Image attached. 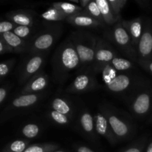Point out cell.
Instances as JSON below:
<instances>
[{
    "label": "cell",
    "mask_w": 152,
    "mask_h": 152,
    "mask_svg": "<svg viewBox=\"0 0 152 152\" xmlns=\"http://www.w3.org/2000/svg\"><path fill=\"white\" fill-rule=\"evenodd\" d=\"M100 74L105 90L114 96L123 98L124 101L144 87L142 79L133 72H119L110 65L104 67Z\"/></svg>",
    "instance_id": "6da1fadb"
},
{
    "label": "cell",
    "mask_w": 152,
    "mask_h": 152,
    "mask_svg": "<svg viewBox=\"0 0 152 152\" xmlns=\"http://www.w3.org/2000/svg\"><path fill=\"white\" fill-rule=\"evenodd\" d=\"M80 62L69 37L56 49L52 58L53 76L56 83L62 85L74 71H79Z\"/></svg>",
    "instance_id": "7a4b0ae2"
},
{
    "label": "cell",
    "mask_w": 152,
    "mask_h": 152,
    "mask_svg": "<svg viewBox=\"0 0 152 152\" xmlns=\"http://www.w3.org/2000/svg\"><path fill=\"white\" fill-rule=\"evenodd\" d=\"M98 108L106 115L117 142L133 139L137 127L132 116L109 102H102Z\"/></svg>",
    "instance_id": "3957f363"
},
{
    "label": "cell",
    "mask_w": 152,
    "mask_h": 152,
    "mask_svg": "<svg viewBox=\"0 0 152 152\" xmlns=\"http://www.w3.org/2000/svg\"><path fill=\"white\" fill-rule=\"evenodd\" d=\"M80 62V73H91L94 62L97 37L87 31L78 30L69 36Z\"/></svg>",
    "instance_id": "277c9868"
},
{
    "label": "cell",
    "mask_w": 152,
    "mask_h": 152,
    "mask_svg": "<svg viewBox=\"0 0 152 152\" xmlns=\"http://www.w3.org/2000/svg\"><path fill=\"white\" fill-rule=\"evenodd\" d=\"M63 27L59 23H48L44 28L39 30L28 41V52L29 54L48 52L62 33Z\"/></svg>",
    "instance_id": "5b68a950"
},
{
    "label": "cell",
    "mask_w": 152,
    "mask_h": 152,
    "mask_svg": "<svg viewBox=\"0 0 152 152\" xmlns=\"http://www.w3.org/2000/svg\"><path fill=\"white\" fill-rule=\"evenodd\" d=\"M105 38L111 42L127 59L132 61L137 60L136 48L132 44V39L124 27L122 25L121 20L111 26L108 29H105L104 34Z\"/></svg>",
    "instance_id": "8992f818"
},
{
    "label": "cell",
    "mask_w": 152,
    "mask_h": 152,
    "mask_svg": "<svg viewBox=\"0 0 152 152\" xmlns=\"http://www.w3.org/2000/svg\"><path fill=\"white\" fill-rule=\"evenodd\" d=\"M131 115L141 120L148 114L152 105V93L145 87H142L125 101Z\"/></svg>",
    "instance_id": "52a82bcc"
},
{
    "label": "cell",
    "mask_w": 152,
    "mask_h": 152,
    "mask_svg": "<svg viewBox=\"0 0 152 152\" xmlns=\"http://www.w3.org/2000/svg\"><path fill=\"white\" fill-rule=\"evenodd\" d=\"M117 56H118V53L114 50L111 43L105 39L97 37L94 62L92 66L91 74L101 73L104 67L108 65Z\"/></svg>",
    "instance_id": "ba28073f"
},
{
    "label": "cell",
    "mask_w": 152,
    "mask_h": 152,
    "mask_svg": "<svg viewBox=\"0 0 152 152\" xmlns=\"http://www.w3.org/2000/svg\"><path fill=\"white\" fill-rule=\"evenodd\" d=\"M101 86L99 84L94 74L84 72L80 73L66 88L65 91L68 94H79L96 91Z\"/></svg>",
    "instance_id": "9c48e42d"
},
{
    "label": "cell",
    "mask_w": 152,
    "mask_h": 152,
    "mask_svg": "<svg viewBox=\"0 0 152 152\" xmlns=\"http://www.w3.org/2000/svg\"><path fill=\"white\" fill-rule=\"evenodd\" d=\"M77 128L82 134L91 142H96L99 140L95 131L94 114L87 108L80 110L77 118Z\"/></svg>",
    "instance_id": "30bf717a"
},
{
    "label": "cell",
    "mask_w": 152,
    "mask_h": 152,
    "mask_svg": "<svg viewBox=\"0 0 152 152\" xmlns=\"http://www.w3.org/2000/svg\"><path fill=\"white\" fill-rule=\"evenodd\" d=\"M48 53V52L29 54L30 57L25 62L22 72L21 80L22 83H27L36 74L42 71L41 70L44 66Z\"/></svg>",
    "instance_id": "8fae6325"
},
{
    "label": "cell",
    "mask_w": 152,
    "mask_h": 152,
    "mask_svg": "<svg viewBox=\"0 0 152 152\" xmlns=\"http://www.w3.org/2000/svg\"><path fill=\"white\" fill-rule=\"evenodd\" d=\"M94 118L95 131L97 136L103 137L112 145L118 143L106 115L100 109L98 108V111L94 113Z\"/></svg>",
    "instance_id": "7c38bea8"
},
{
    "label": "cell",
    "mask_w": 152,
    "mask_h": 152,
    "mask_svg": "<svg viewBox=\"0 0 152 152\" xmlns=\"http://www.w3.org/2000/svg\"><path fill=\"white\" fill-rule=\"evenodd\" d=\"M136 50L137 59H148L152 55V29L148 22H145L142 34Z\"/></svg>",
    "instance_id": "4fadbf2b"
},
{
    "label": "cell",
    "mask_w": 152,
    "mask_h": 152,
    "mask_svg": "<svg viewBox=\"0 0 152 152\" xmlns=\"http://www.w3.org/2000/svg\"><path fill=\"white\" fill-rule=\"evenodd\" d=\"M49 85V77L43 71L31 79L22 91V94H40L45 92Z\"/></svg>",
    "instance_id": "5bb4252c"
},
{
    "label": "cell",
    "mask_w": 152,
    "mask_h": 152,
    "mask_svg": "<svg viewBox=\"0 0 152 152\" xmlns=\"http://www.w3.org/2000/svg\"><path fill=\"white\" fill-rule=\"evenodd\" d=\"M68 23L74 27L83 28H105L103 25L94 19L92 16L83 10L80 13L68 16L66 20Z\"/></svg>",
    "instance_id": "9a60e30c"
},
{
    "label": "cell",
    "mask_w": 152,
    "mask_h": 152,
    "mask_svg": "<svg viewBox=\"0 0 152 152\" xmlns=\"http://www.w3.org/2000/svg\"><path fill=\"white\" fill-rule=\"evenodd\" d=\"M121 22L125 29L129 33L134 47L137 49V46L140 39L144 29V25H145L144 19H142V17L135 18L132 20H124L122 19Z\"/></svg>",
    "instance_id": "2e32d148"
},
{
    "label": "cell",
    "mask_w": 152,
    "mask_h": 152,
    "mask_svg": "<svg viewBox=\"0 0 152 152\" xmlns=\"http://www.w3.org/2000/svg\"><path fill=\"white\" fill-rule=\"evenodd\" d=\"M50 108L74 119L75 116V108L72 102L67 97L62 96H55L50 100Z\"/></svg>",
    "instance_id": "e0dca14e"
},
{
    "label": "cell",
    "mask_w": 152,
    "mask_h": 152,
    "mask_svg": "<svg viewBox=\"0 0 152 152\" xmlns=\"http://www.w3.org/2000/svg\"><path fill=\"white\" fill-rule=\"evenodd\" d=\"M13 22L16 25L34 27L37 25V13L34 10H19L11 16Z\"/></svg>",
    "instance_id": "ac0fdd59"
},
{
    "label": "cell",
    "mask_w": 152,
    "mask_h": 152,
    "mask_svg": "<svg viewBox=\"0 0 152 152\" xmlns=\"http://www.w3.org/2000/svg\"><path fill=\"white\" fill-rule=\"evenodd\" d=\"M95 1L100 10L101 15L106 26L111 27L121 20L122 17H118L114 14L108 0H95Z\"/></svg>",
    "instance_id": "d6986e66"
},
{
    "label": "cell",
    "mask_w": 152,
    "mask_h": 152,
    "mask_svg": "<svg viewBox=\"0 0 152 152\" xmlns=\"http://www.w3.org/2000/svg\"><path fill=\"white\" fill-rule=\"evenodd\" d=\"M2 37L10 48H13L18 51L28 50V41L22 39L12 31H8L3 34Z\"/></svg>",
    "instance_id": "ffe728a7"
},
{
    "label": "cell",
    "mask_w": 152,
    "mask_h": 152,
    "mask_svg": "<svg viewBox=\"0 0 152 152\" xmlns=\"http://www.w3.org/2000/svg\"><path fill=\"white\" fill-rule=\"evenodd\" d=\"M47 118L53 124L59 126H68L72 122L73 119L70 118L68 116L49 108L45 113Z\"/></svg>",
    "instance_id": "44dd1931"
},
{
    "label": "cell",
    "mask_w": 152,
    "mask_h": 152,
    "mask_svg": "<svg viewBox=\"0 0 152 152\" xmlns=\"http://www.w3.org/2000/svg\"><path fill=\"white\" fill-rule=\"evenodd\" d=\"M108 65L119 72H129L135 68L133 61L120 56H115Z\"/></svg>",
    "instance_id": "7402d4cb"
},
{
    "label": "cell",
    "mask_w": 152,
    "mask_h": 152,
    "mask_svg": "<svg viewBox=\"0 0 152 152\" xmlns=\"http://www.w3.org/2000/svg\"><path fill=\"white\" fill-rule=\"evenodd\" d=\"M40 16H41L42 19H44L46 22H49V23H52V22L57 23L61 21L66 20L67 18H68L67 15L53 7H48L47 10H45L42 13Z\"/></svg>",
    "instance_id": "603a6c76"
},
{
    "label": "cell",
    "mask_w": 152,
    "mask_h": 152,
    "mask_svg": "<svg viewBox=\"0 0 152 152\" xmlns=\"http://www.w3.org/2000/svg\"><path fill=\"white\" fill-rule=\"evenodd\" d=\"M43 132V126L38 123H29L23 126L22 134L27 140H33L39 137Z\"/></svg>",
    "instance_id": "cb8c5ba5"
},
{
    "label": "cell",
    "mask_w": 152,
    "mask_h": 152,
    "mask_svg": "<svg viewBox=\"0 0 152 152\" xmlns=\"http://www.w3.org/2000/svg\"><path fill=\"white\" fill-rule=\"evenodd\" d=\"M50 7L58 9L68 16L83 11V9L78 4L71 2H53L50 4Z\"/></svg>",
    "instance_id": "d4e9b609"
},
{
    "label": "cell",
    "mask_w": 152,
    "mask_h": 152,
    "mask_svg": "<svg viewBox=\"0 0 152 152\" xmlns=\"http://www.w3.org/2000/svg\"><path fill=\"white\" fill-rule=\"evenodd\" d=\"M59 148V145L54 142H44L30 145L24 152H53Z\"/></svg>",
    "instance_id": "484cf974"
},
{
    "label": "cell",
    "mask_w": 152,
    "mask_h": 152,
    "mask_svg": "<svg viewBox=\"0 0 152 152\" xmlns=\"http://www.w3.org/2000/svg\"><path fill=\"white\" fill-rule=\"evenodd\" d=\"M37 29L36 26H22V25H16L13 30V32L20 37L22 39L25 40L28 38H32L37 32Z\"/></svg>",
    "instance_id": "4316f807"
},
{
    "label": "cell",
    "mask_w": 152,
    "mask_h": 152,
    "mask_svg": "<svg viewBox=\"0 0 152 152\" xmlns=\"http://www.w3.org/2000/svg\"><path fill=\"white\" fill-rule=\"evenodd\" d=\"M146 136L143 135L140 137L126 147L121 152H142L146 145Z\"/></svg>",
    "instance_id": "83f0119b"
},
{
    "label": "cell",
    "mask_w": 152,
    "mask_h": 152,
    "mask_svg": "<svg viewBox=\"0 0 152 152\" xmlns=\"http://www.w3.org/2000/svg\"><path fill=\"white\" fill-rule=\"evenodd\" d=\"M84 10L86 13H87L88 14L90 15L91 16L95 19L96 20H97L98 22H100L102 25H103L104 26L106 27L105 22H104L103 19H102V16L101 15L100 10H99V7H98L97 4H96V1L94 0H91L90 3L88 4L87 7L84 9Z\"/></svg>",
    "instance_id": "f1b7e54d"
},
{
    "label": "cell",
    "mask_w": 152,
    "mask_h": 152,
    "mask_svg": "<svg viewBox=\"0 0 152 152\" xmlns=\"http://www.w3.org/2000/svg\"><path fill=\"white\" fill-rule=\"evenodd\" d=\"M29 145L30 141L28 140H18L10 144L7 151L9 152H24Z\"/></svg>",
    "instance_id": "f546056e"
},
{
    "label": "cell",
    "mask_w": 152,
    "mask_h": 152,
    "mask_svg": "<svg viewBox=\"0 0 152 152\" xmlns=\"http://www.w3.org/2000/svg\"><path fill=\"white\" fill-rule=\"evenodd\" d=\"M110 6L112 8L114 14L118 17L121 18V11L126 4H127L128 0H108Z\"/></svg>",
    "instance_id": "4dcf8cb0"
},
{
    "label": "cell",
    "mask_w": 152,
    "mask_h": 152,
    "mask_svg": "<svg viewBox=\"0 0 152 152\" xmlns=\"http://www.w3.org/2000/svg\"><path fill=\"white\" fill-rule=\"evenodd\" d=\"M14 24H13L10 22H0V34H4L8 31H11V30H13L14 28Z\"/></svg>",
    "instance_id": "1f68e13d"
},
{
    "label": "cell",
    "mask_w": 152,
    "mask_h": 152,
    "mask_svg": "<svg viewBox=\"0 0 152 152\" xmlns=\"http://www.w3.org/2000/svg\"><path fill=\"white\" fill-rule=\"evenodd\" d=\"M137 62L142 68H143L144 69L152 74V60H150V59H137Z\"/></svg>",
    "instance_id": "d6a6232c"
},
{
    "label": "cell",
    "mask_w": 152,
    "mask_h": 152,
    "mask_svg": "<svg viewBox=\"0 0 152 152\" xmlns=\"http://www.w3.org/2000/svg\"><path fill=\"white\" fill-rule=\"evenodd\" d=\"M74 150L76 152H95L94 150L84 144H77L74 146Z\"/></svg>",
    "instance_id": "836d02e7"
},
{
    "label": "cell",
    "mask_w": 152,
    "mask_h": 152,
    "mask_svg": "<svg viewBox=\"0 0 152 152\" xmlns=\"http://www.w3.org/2000/svg\"><path fill=\"white\" fill-rule=\"evenodd\" d=\"M10 71V65L5 63L0 64V76H4Z\"/></svg>",
    "instance_id": "e575fe53"
},
{
    "label": "cell",
    "mask_w": 152,
    "mask_h": 152,
    "mask_svg": "<svg viewBox=\"0 0 152 152\" xmlns=\"http://www.w3.org/2000/svg\"><path fill=\"white\" fill-rule=\"evenodd\" d=\"M6 95H7V91L4 88H0V103L4 100Z\"/></svg>",
    "instance_id": "d590c367"
},
{
    "label": "cell",
    "mask_w": 152,
    "mask_h": 152,
    "mask_svg": "<svg viewBox=\"0 0 152 152\" xmlns=\"http://www.w3.org/2000/svg\"><path fill=\"white\" fill-rule=\"evenodd\" d=\"M145 152H152V142H150V143L148 145V146L146 147Z\"/></svg>",
    "instance_id": "8d00e7d4"
},
{
    "label": "cell",
    "mask_w": 152,
    "mask_h": 152,
    "mask_svg": "<svg viewBox=\"0 0 152 152\" xmlns=\"http://www.w3.org/2000/svg\"><path fill=\"white\" fill-rule=\"evenodd\" d=\"M4 48H4V44H3V43L0 41V53H1V52H2L3 50H4Z\"/></svg>",
    "instance_id": "74e56055"
},
{
    "label": "cell",
    "mask_w": 152,
    "mask_h": 152,
    "mask_svg": "<svg viewBox=\"0 0 152 152\" xmlns=\"http://www.w3.org/2000/svg\"><path fill=\"white\" fill-rule=\"evenodd\" d=\"M53 152H67L65 151H62V150H56V151H53Z\"/></svg>",
    "instance_id": "f35d334b"
}]
</instances>
